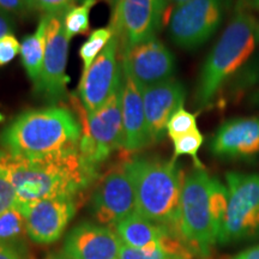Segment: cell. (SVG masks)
Segmentation results:
<instances>
[{
	"label": "cell",
	"mask_w": 259,
	"mask_h": 259,
	"mask_svg": "<svg viewBox=\"0 0 259 259\" xmlns=\"http://www.w3.org/2000/svg\"><path fill=\"white\" fill-rule=\"evenodd\" d=\"M0 173L14 187L18 205L56 197H76L97 177L78 150L41 157L0 150Z\"/></svg>",
	"instance_id": "obj_1"
},
{
	"label": "cell",
	"mask_w": 259,
	"mask_h": 259,
	"mask_svg": "<svg viewBox=\"0 0 259 259\" xmlns=\"http://www.w3.org/2000/svg\"><path fill=\"white\" fill-rule=\"evenodd\" d=\"M82 131V121L71 109L52 106L16 116L0 134V145L19 156H50L78 150Z\"/></svg>",
	"instance_id": "obj_2"
},
{
	"label": "cell",
	"mask_w": 259,
	"mask_h": 259,
	"mask_svg": "<svg viewBox=\"0 0 259 259\" xmlns=\"http://www.w3.org/2000/svg\"><path fill=\"white\" fill-rule=\"evenodd\" d=\"M259 48V18L238 5L234 15L200 69L194 105L210 108L233 77Z\"/></svg>",
	"instance_id": "obj_3"
},
{
	"label": "cell",
	"mask_w": 259,
	"mask_h": 259,
	"mask_svg": "<svg viewBox=\"0 0 259 259\" xmlns=\"http://www.w3.org/2000/svg\"><path fill=\"white\" fill-rule=\"evenodd\" d=\"M124 166L135 187L137 213L183 236L180 204L185 177L177 160L134 157Z\"/></svg>",
	"instance_id": "obj_4"
},
{
	"label": "cell",
	"mask_w": 259,
	"mask_h": 259,
	"mask_svg": "<svg viewBox=\"0 0 259 259\" xmlns=\"http://www.w3.org/2000/svg\"><path fill=\"white\" fill-rule=\"evenodd\" d=\"M211 177L205 168H194L185 178L181 193L180 229L191 250L208 255L219 240L210 202Z\"/></svg>",
	"instance_id": "obj_5"
},
{
	"label": "cell",
	"mask_w": 259,
	"mask_h": 259,
	"mask_svg": "<svg viewBox=\"0 0 259 259\" xmlns=\"http://www.w3.org/2000/svg\"><path fill=\"white\" fill-rule=\"evenodd\" d=\"M122 78L109 99L92 114L84 111L83 131L78 151L95 171L116 149H122Z\"/></svg>",
	"instance_id": "obj_6"
},
{
	"label": "cell",
	"mask_w": 259,
	"mask_h": 259,
	"mask_svg": "<svg viewBox=\"0 0 259 259\" xmlns=\"http://www.w3.org/2000/svg\"><path fill=\"white\" fill-rule=\"evenodd\" d=\"M228 206L219 242L231 244L259 235V174H226Z\"/></svg>",
	"instance_id": "obj_7"
},
{
	"label": "cell",
	"mask_w": 259,
	"mask_h": 259,
	"mask_svg": "<svg viewBox=\"0 0 259 259\" xmlns=\"http://www.w3.org/2000/svg\"><path fill=\"white\" fill-rule=\"evenodd\" d=\"M226 0H190L171 12L168 34L186 51L202 47L219 30L226 14Z\"/></svg>",
	"instance_id": "obj_8"
},
{
	"label": "cell",
	"mask_w": 259,
	"mask_h": 259,
	"mask_svg": "<svg viewBox=\"0 0 259 259\" xmlns=\"http://www.w3.org/2000/svg\"><path fill=\"white\" fill-rule=\"evenodd\" d=\"M167 0H113L111 27L120 50L156 36L163 22Z\"/></svg>",
	"instance_id": "obj_9"
},
{
	"label": "cell",
	"mask_w": 259,
	"mask_h": 259,
	"mask_svg": "<svg viewBox=\"0 0 259 259\" xmlns=\"http://www.w3.org/2000/svg\"><path fill=\"white\" fill-rule=\"evenodd\" d=\"M121 78L120 41L114 31L105 50L94 60L89 70L82 74L78 95L87 114H92L109 99Z\"/></svg>",
	"instance_id": "obj_10"
},
{
	"label": "cell",
	"mask_w": 259,
	"mask_h": 259,
	"mask_svg": "<svg viewBox=\"0 0 259 259\" xmlns=\"http://www.w3.org/2000/svg\"><path fill=\"white\" fill-rule=\"evenodd\" d=\"M120 58L122 69L141 89L171 79L177 69L176 57L156 36L120 50Z\"/></svg>",
	"instance_id": "obj_11"
},
{
	"label": "cell",
	"mask_w": 259,
	"mask_h": 259,
	"mask_svg": "<svg viewBox=\"0 0 259 259\" xmlns=\"http://www.w3.org/2000/svg\"><path fill=\"white\" fill-rule=\"evenodd\" d=\"M65 15H48L46 52L44 67L35 93L50 102L61 101L66 95L69 78L66 76L69 42L64 27Z\"/></svg>",
	"instance_id": "obj_12"
},
{
	"label": "cell",
	"mask_w": 259,
	"mask_h": 259,
	"mask_svg": "<svg viewBox=\"0 0 259 259\" xmlns=\"http://www.w3.org/2000/svg\"><path fill=\"white\" fill-rule=\"evenodd\" d=\"M92 210L97 222L107 227H115L137 212L135 187L124 164L100 181L92 197Z\"/></svg>",
	"instance_id": "obj_13"
},
{
	"label": "cell",
	"mask_w": 259,
	"mask_h": 259,
	"mask_svg": "<svg viewBox=\"0 0 259 259\" xmlns=\"http://www.w3.org/2000/svg\"><path fill=\"white\" fill-rule=\"evenodd\" d=\"M76 197H56L16 205L25 219L27 234L37 244L59 240L77 210Z\"/></svg>",
	"instance_id": "obj_14"
},
{
	"label": "cell",
	"mask_w": 259,
	"mask_h": 259,
	"mask_svg": "<svg viewBox=\"0 0 259 259\" xmlns=\"http://www.w3.org/2000/svg\"><path fill=\"white\" fill-rule=\"evenodd\" d=\"M213 156L247 160L259 155V116L234 118L223 122L210 139Z\"/></svg>",
	"instance_id": "obj_15"
},
{
	"label": "cell",
	"mask_w": 259,
	"mask_h": 259,
	"mask_svg": "<svg viewBox=\"0 0 259 259\" xmlns=\"http://www.w3.org/2000/svg\"><path fill=\"white\" fill-rule=\"evenodd\" d=\"M122 242L111 227L92 222L79 223L65 238L66 259H118Z\"/></svg>",
	"instance_id": "obj_16"
},
{
	"label": "cell",
	"mask_w": 259,
	"mask_h": 259,
	"mask_svg": "<svg viewBox=\"0 0 259 259\" xmlns=\"http://www.w3.org/2000/svg\"><path fill=\"white\" fill-rule=\"evenodd\" d=\"M142 94L149 137L151 144L158 143L167 135V124L170 116L185 103L186 89L183 83L171 78L143 88Z\"/></svg>",
	"instance_id": "obj_17"
},
{
	"label": "cell",
	"mask_w": 259,
	"mask_h": 259,
	"mask_svg": "<svg viewBox=\"0 0 259 259\" xmlns=\"http://www.w3.org/2000/svg\"><path fill=\"white\" fill-rule=\"evenodd\" d=\"M121 114L122 149L126 151H138L150 145L151 141L145 120L142 89L124 69H122Z\"/></svg>",
	"instance_id": "obj_18"
},
{
	"label": "cell",
	"mask_w": 259,
	"mask_h": 259,
	"mask_svg": "<svg viewBox=\"0 0 259 259\" xmlns=\"http://www.w3.org/2000/svg\"><path fill=\"white\" fill-rule=\"evenodd\" d=\"M48 15H42L40 23L34 34L28 35L21 44V59L28 77L34 85L40 79L46 52Z\"/></svg>",
	"instance_id": "obj_19"
},
{
	"label": "cell",
	"mask_w": 259,
	"mask_h": 259,
	"mask_svg": "<svg viewBox=\"0 0 259 259\" xmlns=\"http://www.w3.org/2000/svg\"><path fill=\"white\" fill-rule=\"evenodd\" d=\"M259 88V48L242 69L229 80L222 94L225 102H240L248 94Z\"/></svg>",
	"instance_id": "obj_20"
},
{
	"label": "cell",
	"mask_w": 259,
	"mask_h": 259,
	"mask_svg": "<svg viewBox=\"0 0 259 259\" xmlns=\"http://www.w3.org/2000/svg\"><path fill=\"white\" fill-rule=\"evenodd\" d=\"M97 0H83L79 5L73 6L64 16V27L67 38L85 34L89 30L90 10Z\"/></svg>",
	"instance_id": "obj_21"
},
{
	"label": "cell",
	"mask_w": 259,
	"mask_h": 259,
	"mask_svg": "<svg viewBox=\"0 0 259 259\" xmlns=\"http://www.w3.org/2000/svg\"><path fill=\"white\" fill-rule=\"evenodd\" d=\"M113 35H114V30L111 25L107 28L96 29L90 34L88 40L79 48V57L83 61V72L89 70L94 60L99 57V54L111 41Z\"/></svg>",
	"instance_id": "obj_22"
},
{
	"label": "cell",
	"mask_w": 259,
	"mask_h": 259,
	"mask_svg": "<svg viewBox=\"0 0 259 259\" xmlns=\"http://www.w3.org/2000/svg\"><path fill=\"white\" fill-rule=\"evenodd\" d=\"M27 232L23 212L17 205L0 213V244H8L16 240Z\"/></svg>",
	"instance_id": "obj_23"
},
{
	"label": "cell",
	"mask_w": 259,
	"mask_h": 259,
	"mask_svg": "<svg viewBox=\"0 0 259 259\" xmlns=\"http://www.w3.org/2000/svg\"><path fill=\"white\" fill-rule=\"evenodd\" d=\"M174 145V160H177L180 156H191L193 158L194 167L196 168H204L203 163L199 161L198 151L200 147L204 143V136L200 134L198 128L190 134L181 136L176 139H171Z\"/></svg>",
	"instance_id": "obj_24"
},
{
	"label": "cell",
	"mask_w": 259,
	"mask_h": 259,
	"mask_svg": "<svg viewBox=\"0 0 259 259\" xmlns=\"http://www.w3.org/2000/svg\"><path fill=\"white\" fill-rule=\"evenodd\" d=\"M197 115L198 113H191L185 108L180 107L178 111L170 116L167 124V135L170 139H176L181 136L190 134L197 130Z\"/></svg>",
	"instance_id": "obj_25"
},
{
	"label": "cell",
	"mask_w": 259,
	"mask_h": 259,
	"mask_svg": "<svg viewBox=\"0 0 259 259\" xmlns=\"http://www.w3.org/2000/svg\"><path fill=\"white\" fill-rule=\"evenodd\" d=\"M83 0H34L35 9L44 15H65Z\"/></svg>",
	"instance_id": "obj_26"
},
{
	"label": "cell",
	"mask_w": 259,
	"mask_h": 259,
	"mask_svg": "<svg viewBox=\"0 0 259 259\" xmlns=\"http://www.w3.org/2000/svg\"><path fill=\"white\" fill-rule=\"evenodd\" d=\"M21 52L19 44L15 35H6L0 38V66H5L11 63Z\"/></svg>",
	"instance_id": "obj_27"
},
{
	"label": "cell",
	"mask_w": 259,
	"mask_h": 259,
	"mask_svg": "<svg viewBox=\"0 0 259 259\" xmlns=\"http://www.w3.org/2000/svg\"><path fill=\"white\" fill-rule=\"evenodd\" d=\"M169 254L164 250H157L154 252H145L138 248L130 247V246L122 244L119 251L118 259H170Z\"/></svg>",
	"instance_id": "obj_28"
},
{
	"label": "cell",
	"mask_w": 259,
	"mask_h": 259,
	"mask_svg": "<svg viewBox=\"0 0 259 259\" xmlns=\"http://www.w3.org/2000/svg\"><path fill=\"white\" fill-rule=\"evenodd\" d=\"M16 204V193L8 179L0 173V213Z\"/></svg>",
	"instance_id": "obj_29"
},
{
	"label": "cell",
	"mask_w": 259,
	"mask_h": 259,
	"mask_svg": "<svg viewBox=\"0 0 259 259\" xmlns=\"http://www.w3.org/2000/svg\"><path fill=\"white\" fill-rule=\"evenodd\" d=\"M0 10L8 12L11 16H18V17H23L31 12L24 0H0Z\"/></svg>",
	"instance_id": "obj_30"
},
{
	"label": "cell",
	"mask_w": 259,
	"mask_h": 259,
	"mask_svg": "<svg viewBox=\"0 0 259 259\" xmlns=\"http://www.w3.org/2000/svg\"><path fill=\"white\" fill-rule=\"evenodd\" d=\"M15 29V19L14 16L9 15L8 12L0 10V38L6 35L12 34Z\"/></svg>",
	"instance_id": "obj_31"
},
{
	"label": "cell",
	"mask_w": 259,
	"mask_h": 259,
	"mask_svg": "<svg viewBox=\"0 0 259 259\" xmlns=\"http://www.w3.org/2000/svg\"><path fill=\"white\" fill-rule=\"evenodd\" d=\"M0 259H19V255L11 245L0 244Z\"/></svg>",
	"instance_id": "obj_32"
},
{
	"label": "cell",
	"mask_w": 259,
	"mask_h": 259,
	"mask_svg": "<svg viewBox=\"0 0 259 259\" xmlns=\"http://www.w3.org/2000/svg\"><path fill=\"white\" fill-rule=\"evenodd\" d=\"M233 259H259V245L240 252Z\"/></svg>",
	"instance_id": "obj_33"
},
{
	"label": "cell",
	"mask_w": 259,
	"mask_h": 259,
	"mask_svg": "<svg viewBox=\"0 0 259 259\" xmlns=\"http://www.w3.org/2000/svg\"><path fill=\"white\" fill-rule=\"evenodd\" d=\"M245 101L250 107H259V88L248 94Z\"/></svg>",
	"instance_id": "obj_34"
},
{
	"label": "cell",
	"mask_w": 259,
	"mask_h": 259,
	"mask_svg": "<svg viewBox=\"0 0 259 259\" xmlns=\"http://www.w3.org/2000/svg\"><path fill=\"white\" fill-rule=\"evenodd\" d=\"M239 6L250 10V11L252 10L259 11V0H239Z\"/></svg>",
	"instance_id": "obj_35"
},
{
	"label": "cell",
	"mask_w": 259,
	"mask_h": 259,
	"mask_svg": "<svg viewBox=\"0 0 259 259\" xmlns=\"http://www.w3.org/2000/svg\"><path fill=\"white\" fill-rule=\"evenodd\" d=\"M24 2H25V4L28 5V8L31 10V12H32V11H35V10H36V9H35L34 0H24Z\"/></svg>",
	"instance_id": "obj_36"
},
{
	"label": "cell",
	"mask_w": 259,
	"mask_h": 259,
	"mask_svg": "<svg viewBox=\"0 0 259 259\" xmlns=\"http://www.w3.org/2000/svg\"><path fill=\"white\" fill-rule=\"evenodd\" d=\"M190 2V0H170V3H173L176 6H179L181 4H185V3Z\"/></svg>",
	"instance_id": "obj_37"
},
{
	"label": "cell",
	"mask_w": 259,
	"mask_h": 259,
	"mask_svg": "<svg viewBox=\"0 0 259 259\" xmlns=\"http://www.w3.org/2000/svg\"><path fill=\"white\" fill-rule=\"evenodd\" d=\"M56 259H66V258H64V257H58V258H56Z\"/></svg>",
	"instance_id": "obj_38"
},
{
	"label": "cell",
	"mask_w": 259,
	"mask_h": 259,
	"mask_svg": "<svg viewBox=\"0 0 259 259\" xmlns=\"http://www.w3.org/2000/svg\"><path fill=\"white\" fill-rule=\"evenodd\" d=\"M170 259H183V258H178V257H174V258H170Z\"/></svg>",
	"instance_id": "obj_39"
},
{
	"label": "cell",
	"mask_w": 259,
	"mask_h": 259,
	"mask_svg": "<svg viewBox=\"0 0 259 259\" xmlns=\"http://www.w3.org/2000/svg\"><path fill=\"white\" fill-rule=\"evenodd\" d=\"M107 2H112L113 3V0H107Z\"/></svg>",
	"instance_id": "obj_40"
}]
</instances>
